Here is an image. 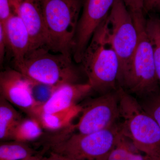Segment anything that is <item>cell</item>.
<instances>
[{
    "mask_svg": "<svg viewBox=\"0 0 160 160\" xmlns=\"http://www.w3.org/2000/svg\"><path fill=\"white\" fill-rule=\"evenodd\" d=\"M106 19L95 32L81 63L87 82L101 95L115 91L119 87V60L107 33Z\"/></svg>",
    "mask_w": 160,
    "mask_h": 160,
    "instance_id": "obj_1",
    "label": "cell"
},
{
    "mask_svg": "<svg viewBox=\"0 0 160 160\" xmlns=\"http://www.w3.org/2000/svg\"><path fill=\"white\" fill-rule=\"evenodd\" d=\"M73 130L71 127L50 138L51 152L76 160H106L124 136L121 122L88 134L72 133Z\"/></svg>",
    "mask_w": 160,
    "mask_h": 160,
    "instance_id": "obj_2",
    "label": "cell"
},
{
    "mask_svg": "<svg viewBox=\"0 0 160 160\" xmlns=\"http://www.w3.org/2000/svg\"><path fill=\"white\" fill-rule=\"evenodd\" d=\"M47 42L54 53L72 58L74 39L85 0H39Z\"/></svg>",
    "mask_w": 160,
    "mask_h": 160,
    "instance_id": "obj_3",
    "label": "cell"
},
{
    "mask_svg": "<svg viewBox=\"0 0 160 160\" xmlns=\"http://www.w3.org/2000/svg\"><path fill=\"white\" fill-rule=\"evenodd\" d=\"M122 132L145 155L160 156V128L136 98L118 89Z\"/></svg>",
    "mask_w": 160,
    "mask_h": 160,
    "instance_id": "obj_4",
    "label": "cell"
},
{
    "mask_svg": "<svg viewBox=\"0 0 160 160\" xmlns=\"http://www.w3.org/2000/svg\"><path fill=\"white\" fill-rule=\"evenodd\" d=\"M146 22L135 25L138 36L137 46L128 70L118 82L119 86L140 100L160 92Z\"/></svg>",
    "mask_w": 160,
    "mask_h": 160,
    "instance_id": "obj_5",
    "label": "cell"
},
{
    "mask_svg": "<svg viewBox=\"0 0 160 160\" xmlns=\"http://www.w3.org/2000/svg\"><path fill=\"white\" fill-rule=\"evenodd\" d=\"M15 69L31 81L55 87L81 83L72 58L52 52L45 46L29 51L23 64Z\"/></svg>",
    "mask_w": 160,
    "mask_h": 160,
    "instance_id": "obj_6",
    "label": "cell"
},
{
    "mask_svg": "<svg viewBox=\"0 0 160 160\" xmlns=\"http://www.w3.org/2000/svg\"><path fill=\"white\" fill-rule=\"evenodd\" d=\"M106 30L120 62L118 83L128 70L138 42V32L123 0H115L106 18Z\"/></svg>",
    "mask_w": 160,
    "mask_h": 160,
    "instance_id": "obj_7",
    "label": "cell"
},
{
    "mask_svg": "<svg viewBox=\"0 0 160 160\" xmlns=\"http://www.w3.org/2000/svg\"><path fill=\"white\" fill-rule=\"evenodd\" d=\"M81 106L79 120L73 125L79 133L88 134L109 129L121 119L118 89L90 99Z\"/></svg>",
    "mask_w": 160,
    "mask_h": 160,
    "instance_id": "obj_8",
    "label": "cell"
},
{
    "mask_svg": "<svg viewBox=\"0 0 160 160\" xmlns=\"http://www.w3.org/2000/svg\"><path fill=\"white\" fill-rule=\"evenodd\" d=\"M115 0H85L75 36L73 60L81 63L92 36L108 17Z\"/></svg>",
    "mask_w": 160,
    "mask_h": 160,
    "instance_id": "obj_9",
    "label": "cell"
},
{
    "mask_svg": "<svg viewBox=\"0 0 160 160\" xmlns=\"http://www.w3.org/2000/svg\"><path fill=\"white\" fill-rule=\"evenodd\" d=\"M0 94L8 102L30 117L37 107L29 80L16 69L0 73Z\"/></svg>",
    "mask_w": 160,
    "mask_h": 160,
    "instance_id": "obj_10",
    "label": "cell"
},
{
    "mask_svg": "<svg viewBox=\"0 0 160 160\" xmlns=\"http://www.w3.org/2000/svg\"><path fill=\"white\" fill-rule=\"evenodd\" d=\"M10 1L13 12L22 19L29 32L31 50L46 46V32L39 0Z\"/></svg>",
    "mask_w": 160,
    "mask_h": 160,
    "instance_id": "obj_11",
    "label": "cell"
},
{
    "mask_svg": "<svg viewBox=\"0 0 160 160\" xmlns=\"http://www.w3.org/2000/svg\"><path fill=\"white\" fill-rule=\"evenodd\" d=\"M92 89L88 82L67 84L58 87L48 101L36 109L30 117L41 113H50L78 105Z\"/></svg>",
    "mask_w": 160,
    "mask_h": 160,
    "instance_id": "obj_12",
    "label": "cell"
},
{
    "mask_svg": "<svg viewBox=\"0 0 160 160\" xmlns=\"http://www.w3.org/2000/svg\"><path fill=\"white\" fill-rule=\"evenodd\" d=\"M2 24L6 32L8 48L14 58L16 69L23 64L26 55L31 50L30 34L23 21L15 13Z\"/></svg>",
    "mask_w": 160,
    "mask_h": 160,
    "instance_id": "obj_13",
    "label": "cell"
},
{
    "mask_svg": "<svg viewBox=\"0 0 160 160\" xmlns=\"http://www.w3.org/2000/svg\"><path fill=\"white\" fill-rule=\"evenodd\" d=\"M82 106L78 105L68 109L50 113H41L33 117L39 122L44 130L62 132L72 126V122L81 113Z\"/></svg>",
    "mask_w": 160,
    "mask_h": 160,
    "instance_id": "obj_14",
    "label": "cell"
},
{
    "mask_svg": "<svg viewBox=\"0 0 160 160\" xmlns=\"http://www.w3.org/2000/svg\"><path fill=\"white\" fill-rule=\"evenodd\" d=\"M21 113L4 98L0 96V140L10 141L11 136L20 121Z\"/></svg>",
    "mask_w": 160,
    "mask_h": 160,
    "instance_id": "obj_15",
    "label": "cell"
},
{
    "mask_svg": "<svg viewBox=\"0 0 160 160\" xmlns=\"http://www.w3.org/2000/svg\"><path fill=\"white\" fill-rule=\"evenodd\" d=\"M44 129L39 122L34 118H23L15 128L12 134L11 141L28 143L42 138Z\"/></svg>",
    "mask_w": 160,
    "mask_h": 160,
    "instance_id": "obj_16",
    "label": "cell"
},
{
    "mask_svg": "<svg viewBox=\"0 0 160 160\" xmlns=\"http://www.w3.org/2000/svg\"><path fill=\"white\" fill-rule=\"evenodd\" d=\"M36 154L27 143L12 140L0 145V160H21Z\"/></svg>",
    "mask_w": 160,
    "mask_h": 160,
    "instance_id": "obj_17",
    "label": "cell"
},
{
    "mask_svg": "<svg viewBox=\"0 0 160 160\" xmlns=\"http://www.w3.org/2000/svg\"><path fill=\"white\" fill-rule=\"evenodd\" d=\"M146 30L153 49L156 72L160 87V18L156 16H151L147 19Z\"/></svg>",
    "mask_w": 160,
    "mask_h": 160,
    "instance_id": "obj_18",
    "label": "cell"
},
{
    "mask_svg": "<svg viewBox=\"0 0 160 160\" xmlns=\"http://www.w3.org/2000/svg\"><path fill=\"white\" fill-rule=\"evenodd\" d=\"M29 80L30 81L32 96L37 104V107L47 102L56 89L58 87L37 82Z\"/></svg>",
    "mask_w": 160,
    "mask_h": 160,
    "instance_id": "obj_19",
    "label": "cell"
},
{
    "mask_svg": "<svg viewBox=\"0 0 160 160\" xmlns=\"http://www.w3.org/2000/svg\"><path fill=\"white\" fill-rule=\"evenodd\" d=\"M135 151L138 150L131 141L124 135L110 152L106 160H126L129 154Z\"/></svg>",
    "mask_w": 160,
    "mask_h": 160,
    "instance_id": "obj_20",
    "label": "cell"
},
{
    "mask_svg": "<svg viewBox=\"0 0 160 160\" xmlns=\"http://www.w3.org/2000/svg\"><path fill=\"white\" fill-rule=\"evenodd\" d=\"M138 101L143 109L155 120L160 128V92Z\"/></svg>",
    "mask_w": 160,
    "mask_h": 160,
    "instance_id": "obj_21",
    "label": "cell"
},
{
    "mask_svg": "<svg viewBox=\"0 0 160 160\" xmlns=\"http://www.w3.org/2000/svg\"><path fill=\"white\" fill-rule=\"evenodd\" d=\"M13 13L10 0H0V23L6 22Z\"/></svg>",
    "mask_w": 160,
    "mask_h": 160,
    "instance_id": "obj_22",
    "label": "cell"
},
{
    "mask_svg": "<svg viewBox=\"0 0 160 160\" xmlns=\"http://www.w3.org/2000/svg\"><path fill=\"white\" fill-rule=\"evenodd\" d=\"M8 48V42L4 26L0 23V63L3 64L6 50Z\"/></svg>",
    "mask_w": 160,
    "mask_h": 160,
    "instance_id": "obj_23",
    "label": "cell"
},
{
    "mask_svg": "<svg viewBox=\"0 0 160 160\" xmlns=\"http://www.w3.org/2000/svg\"><path fill=\"white\" fill-rule=\"evenodd\" d=\"M130 12L144 11V0H123Z\"/></svg>",
    "mask_w": 160,
    "mask_h": 160,
    "instance_id": "obj_24",
    "label": "cell"
},
{
    "mask_svg": "<svg viewBox=\"0 0 160 160\" xmlns=\"http://www.w3.org/2000/svg\"><path fill=\"white\" fill-rule=\"evenodd\" d=\"M159 0H144V9L145 13H148L155 9Z\"/></svg>",
    "mask_w": 160,
    "mask_h": 160,
    "instance_id": "obj_25",
    "label": "cell"
},
{
    "mask_svg": "<svg viewBox=\"0 0 160 160\" xmlns=\"http://www.w3.org/2000/svg\"><path fill=\"white\" fill-rule=\"evenodd\" d=\"M42 160H62L58 155L55 153L51 152L49 158H43Z\"/></svg>",
    "mask_w": 160,
    "mask_h": 160,
    "instance_id": "obj_26",
    "label": "cell"
},
{
    "mask_svg": "<svg viewBox=\"0 0 160 160\" xmlns=\"http://www.w3.org/2000/svg\"><path fill=\"white\" fill-rule=\"evenodd\" d=\"M42 158L41 154H37L21 160H42Z\"/></svg>",
    "mask_w": 160,
    "mask_h": 160,
    "instance_id": "obj_27",
    "label": "cell"
},
{
    "mask_svg": "<svg viewBox=\"0 0 160 160\" xmlns=\"http://www.w3.org/2000/svg\"><path fill=\"white\" fill-rule=\"evenodd\" d=\"M145 160H160V156H149L146 155V158Z\"/></svg>",
    "mask_w": 160,
    "mask_h": 160,
    "instance_id": "obj_28",
    "label": "cell"
},
{
    "mask_svg": "<svg viewBox=\"0 0 160 160\" xmlns=\"http://www.w3.org/2000/svg\"><path fill=\"white\" fill-rule=\"evenodd\" d=\"M155 9H157L158 11L160 12V0L158 2L157 5L156 6V8Z\"/></svg>",
    "mask_w": 160,
    "mask_h": 160,
    "instance_id": "obj_29",
    "label": "cell"
},
{
    "mask_svg": "<svg viewBox=\"0 0 160 160\" xmlns=\"http://www.w3.org/2000/svg\"><path fill=\"white\" fill-rule=\"evenodd\" d=\"M58 156L60 158H61V159H62V160H74V159H70L69 158H66V157H64L62 156H61L58 155Z\"/></svg>",
    "mask_w": 160,
    "mask_h": 160,
    "instance_id": "obj_30",
    "label": "cell"
}]
</instances>
